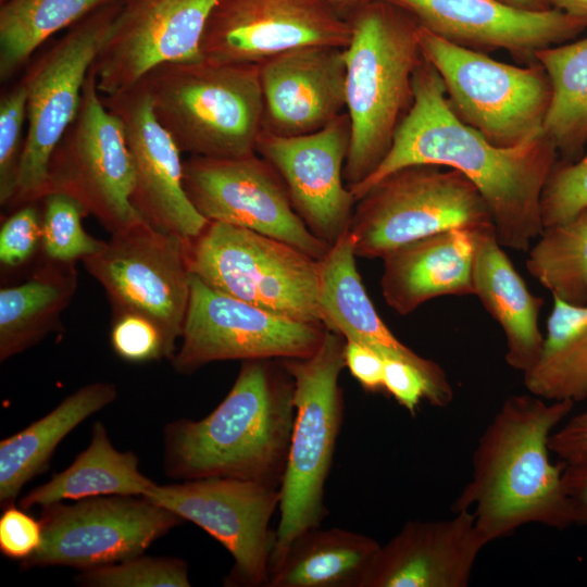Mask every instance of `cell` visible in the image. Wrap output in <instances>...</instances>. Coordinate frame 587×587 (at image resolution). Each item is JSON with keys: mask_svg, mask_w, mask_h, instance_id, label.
I'll use <instances>...</instances> for the list:
<instances>
[{"mask_svg": "<svg viewBox=\"0 0 587 587\" xmlns=\"http://www.w3.org/2000/svg\"><path fill=\"white\" fill-rule=\"evenodd\" d=\"M413 101L377 168L351 188L359 201L390 173L414 164L453 168L479 190L502 247L527 251L541 234L540 200L558 151L544 135L516 147H498L464 123L449 104L436 68L423 57L412 78Z\"/></svg>", "mask_w": 587, "mask_h": 587, "instance_id": "obj_1", "label": "cell"}, {"mask_svg": "<svg viewBox=\"0 0 587 587\" xmlns=\"http://www.w3.org/2000/svg\"><path fill=\"white\" fill-rule=\"evenodd\" d=\"M574 404L512 395L482 434L471 479L451 510L471 511L487 545L526 524L557 529L575 524L562 479L565 462L552 463L549 448L551 434Z\"/></svg>", "mask_w": 587, "mask_h": 587, "instance_id": "obj_2", "label": "cell"}, {"mask_svg": "<svg viewBox=\"0 0 587 587\" xmlns=\"http://www.w3.org/2000/svg\"><path fill=\"white\" fill-rule=\"evenodd\" d=\"M295 417V384L280 360L242 361L210 414L165 425L164 472L180 482L228 477L279 488Z\"/></svg>", "mask_w": 587, "mask_h": 587, "instance_id": "obj_3", "label": "cell"}, {"mask_svg": "<svg viewBox=\"0 0 587 587\" xmlns=\"http://www.w3.org/2000/svg\"><path fill=\"white\" fill-rule=\"evenodd\" d=\"M345 48L346 112L351 139L344 168L349 189L365 180L388 153L413 101L412 78L422 59L419 24L382 0L362 5Z\"/></svg>", "mask_w": 587, "mask_h": 587, "instance_id": "obj_4", "label": "cell"}, {"mask_svg": "<svg viewBox=\"0 0 587 587\" xmlns=\"http://www.w3.org/2000/svg\"><path fill=\"white\" fill-rule=\"evenodd\" d=\"M141 83L180 152L208 158L255 152L264 117L259 64L171 62L152 68Z\"/></svg>", "mask_w": 587, "mask_h": 587, "instance_id": "obj_5", "label": "cell"}, {"mask_svg": "<svg viewBox=\"0 0 587 587\" xmlns=\"http://www.w3.org/2000/svg\"><path fill=\"white\" fill-rule=\"evenodd\" d=\"M345 337L327 328L308 358L279 359L295 384L296 417L279 487V521L270 572L301 533L320 527L328 515L325 484L344 421L339 376L346 367Z\"/></svg>", "mask_w": 587, "mask_h": 587, "instance_id": "obj_6", "label": "cell"}, {"mask_svg": "<svg viewBox=\"0 0 587 587\" xmlns=\"http://www.w3.org/2000/svg\"><path fill=\"white\" fill-rule=\"evenodd\" d=\"M191 273L210 288L268 312L324 324L320 260L251 229L209 222L188 239Z\"/></svg>", "mask_w": 587, "mask_h": 587, "instance_id": "obj_7", "label": "cell"}, {"mask_svg": "<svg viewBox=\"0 0 587 587\" xmlns=\"http://www.w3.org/2000/svg\"><path fill=\"white\" fill-rule=\"evenodd\" d=\"M417 38L423 57L442 79L454 113L489 142L510 148L544 134L552 88L540 64H507L421 25Z\"/></svg>", "mask_w": 587, "mask_h": 587, "instance_id": "obj_8", "label": "cell"}, {"mask_svg": "<svg viewBox=\"0 0 587 587\" xmlns=\"http://www.w3.org/2000/svg\"><path fill=\"white\" fill-rule=\"evenodd\" d=\"M457 227H494L477 187L457 170L414 164L390 173L357 201L349 233L357 257L383 259L402 245Z\"/></svg>", "mask_w": 587, "mask_h": 587, "instance_id": "obj_9", "label": "cell"}, {"mask_svg": "<svg viewBox=\"0 0 587 587\" xmlns=\"http://www.w3.org/2000/svg\"><path fill=\"white\" fill-rule=\"evenodd\" d=\"M115 4L76 23L22 77L27 90V128L10 205L38 202L47 195L51 155L76 117L85 80L121 10Z\"/></svg>", "mask_w": 587, "mask_h": 587, "instance_id": "obj_10", "label": "cell"}, {"mask_svg": "<svg viewBox=\"0 0 587 587\" xmlns=\"http://www.w3.org/2000/svg\"><path fill=\"white\" fill-rule=\"evenodd\" d=\"M83 262L104 288L114 315L133 313L151 321L172 360L190 298L188 239L145 220L111 234L102 249Z\"/></svg>", "mask_w": 587, "mask_h": 587, "instance_id": "obj_11", "label": "cell"}, {"mask_svg": "<svg viewBox=\"0 0 587 587\" xmlns=\"http://www.w3.org/2000/svg\"><path fill=\"white\" fill-rule=\"evenodd\" d=\"M134 182L123 124L104 105L90 68L76 117L51 155L47 195L73 198L114 234L145 221L132 203Z\"/></svg>", "mask_w": 587, "mask_h": 587, "instance_id": "obj_12", "label": "cell"}, {"mask_svg": "<svg viewBox=\"0 0 587 587\" xmlns=\"http://www.w3.org/2000/svg\"><path fill=\"white\" fill-rule=\"evenodd\" d=\"M42 542L23 569L67 566L80 571L143 552L184 521L141 496H99L41 508Z\"/></svg>", "mask_w": 587, "mask_h": 587, "instance_id": "obj_13", "label": "cell"}, {"mask_svg": "<svg viewBox=\"0 0 587 587\" xmlns=\"http://www.w3.org/2000/svg\"><path fill=\"white\" fill-rule=\"evenodd\" d=\"M326 330L323 323L296 321L222 294L192 274L182 345L171 363L188 375L217 361L308 358Z\"/></svg>", "mask_w": 587, "mask_h": 587, "instance_id": "obj_14", "label": "cell"}, {"mask_svg": "<svg viewBox=\"0 0 587 587\" xmlns=\"http://www.w3.org/2000/svg\"><path fill=\"white\" fill-rule=\"evenodd\" d=\"M145 497L199 526L227 549L234 564L224 586L266 587L275 537L270 522L279 505V488L208 477L155 484Z\"/></svg>", "mask_w": 587, "mask_h": 587, "instance_id": "obj_15", "label": "cell"}, {"mask_svg": "<svg viewBox=\"0 0 587 587\" xmlns=\"http://www.w3.org/2000/svg\"><path fill=\"white\" fill-rule=\"evenodd\" d=\"M183 167L186 193L209 222L254 230L316 260L328 252L330 247L295 212L279 174L257 152L239 158L190 155Z\"/></svg>", "mask_w": 587, "mask_h": 587, "instance_id": "obj_16", "label": "cell"}, {"mask_svg": "<svg viewBox=\"0 0 587 587\" xmlns=\"http://www.w3.org/2000/svg\"><path fill=\"white\" fill-rule=\"evenodd\" d=\"M350 22L323 0H220L201 39L205 60L261 62L303 46L346 48Z\"/></svg>", "mask_w": 587, "mask_h": 587, "instance_id": "obj_17", "label": "cell"}, {"mask_svg": "<svg viewBox=\"0 0 587 587\" xmlns=\"http://www.w3.org/2000/svg\"><path fill=\"white\" fill-rule=\"evenodd\" d=\"M220 0H126L91 65L99 92L112 96L158 65L201 59L200 45Z\"/></svg>", "mask_w": 587, "mask_h": 587, "instance_id": "obj_18", "label": "cell"}, {"mask_svg": "<svg viewBox=\"0 0 587 587\" xmlns=\"http://www.w3.org/2000/svg\"><path fill=\"white\" fill-rule=\"evenodd\" d=\"M350 139L345 111L307 135L280 136L262 129L255 143V152L282 177L295 212L329 247L349 230L357 203L344 178Z\"/></svg>", "mask_w": 587, "mask_h": 587, "instance_id": "obj_19", "label": "cell"}, {"mask_svg": "<svg viewBox=\"0 0 587 587\" xmlns=\"http://www.w3.org/2000/svg\"><path fill=\"white\" fill-rule=\"evenodd\" d=\"M102 101L123 124L134 167L133 205L158 229L185 239L197 237L209 221L186 193L182 152L157 120L141 80L115 95H102Z\"/></svg>", "mask_w": 587, "mask_h": 587, "instance_id": "obj_20", "label": "cell"}, {"mask_svg": "<svg viewBox=\"0 0 587 587\" xmlns=\"http://www.w3.org/2000/svg\"><path fill=\"white\" fill-rule=\"evenodd\" d=\"M411 13L439 37L477 50H507L535 63L538 51L587 28V17L560 9L530 10L502 0H382Z\"/></svg>", "mask_w": 587, "mask_h": 587, "instance_id": "obj_21", "label": "cell"}, {"mask_svg": "<svg viewBox=\"0 0 587 587\" xmlns=\"http://www.w3.org/2000/svg\"><path fill=\"white\" fill-rule=\"evenodd\" d=\"M259 71L267 132L311 134L346 111L345 48L298 47L261 62Z\"/></svg>", "mask_w": 587, "mask_h": 587, "instance_id": "obj_22", "label": "cell"}, {"mask_svg": "<svg viewBox=\"0 0 587 587\" xmlns=\"http://www.w3.org/2000/svg\"><path fill=\"white\" fill-rule=\"evenodd\" d=\"M486 545L467 510L409 521L380 545L362 587H466Z\"/></svg>", "mask_w": 587, "mask_h": 587, "instance_id": "obj_23", "label": "cell"}, {"mask_svg": "<svg viewBox=\"0 0 587 587\" xmlns=\"http://www.w3.org/2000/svg\"><path fill=\"white\" fill-rule=\"evenodd\" d=\"M349 230L320 260V303L324 325L346 340L364 345L384 359H397L415 366L430 388L432 405L444 408L453 399L445 371L402 344L385 325L370 299L355 264Z\"/></svg>", "mask_w": 587, "mask_h": 587, "instance_id": "obj_24", "label": "cell"}, {"mask_svg": "<svg viewBox=\"0 0 587 587\" xmlns=\"http://www.w3.org/2000/svg\"><path fill=\"white\" fill-rule=\"evenodd\" d=\"M491 228L457 227L402 245L383 260L380 289L400 315L442 296L474 295L473 274L482 235Z\"/></svg>", "mask_w": 587, "mask_h": 587, "instance_id": "obj_25", "label": "cell"}, {"mask_svg": "<svg viewBox=\"0 0 587 587\" xmlns=\"http://www.w3.org/2000/svg\"><path fill=\"white\" fill-rule=\"evenodd\" d=\"M474 295L502 328L505 361L522 373L538 360L545 336L539 329L541 297L533 295L500 245L495 229L479 241L473 274Z\"/></svg>", "mask_w": 587, "mask_h": 587, "instance_id": "obj_26", "label": "cell"}, {"mask_svg": "<svg viewBox=\"0 0 587 587\" xmlns=\"http://www.w3.org/2000/svg\"><path fill=\"white\" fill-rule=\"evenodd\" d=\"M108 382L87 384L46 415L0 441V507L15 503L23 487L42 473L59 444L82 422L115 401Z\"/></svg>", "mask_w": 587, "mask_h": 587, "instance_id": "obj_27", "label": "cell"}, {"mask_svg": "<svg viewBox=\"0 0 587 587\" xmlns=\"http://www.w3.org/2000/svg\"><path fill=\"white\" fill-rule=\"evenodd\" d=\"M380 545L333 527L301 533L270 572L266 587H362Z\"/></svg>", "mask_w": 587, "mask_h": 587, "instance_id": "obj_28", "label": "cell"}, {"mask_svg": "<svg viewBox=\"0 0 587 587\" xmlns=\"http://www.w3.org/2000/svg\"><path fill=\"white\" fill-rule=\"evenodd\" d=\"M90 435L89 445L71 465L20 499L22 509L99 496L145 497L155 486L139 471L134 452L115 449L102 422L93 423Z\"/></svg>", "mask_w": 587, "mask_h": 587, "instance_id": "obj_29", "label": "cell"}, {"mask_svg": "<svg viewBox=\"0 0 587 587\" xmlns=\"http://www.w3.org/2000/svg\"><path fill=\"white\" fill-rule=\"evenodd\" d=\"M77 288L75 263L48 260L24 283L0 290V361L37 345L59 327Z\"/></svg>", "mask_w": 587, "mask_h": 587, "instance_id": "obj_30", "label": "cell"}, {"mask_svg": "<svg viewBox=\"0 0 587 587\" xmlns=\"http://www.w3.org/2000/svg\"><path fill=\"white\" fill-rule=\"evenodd\" d=\"M523 375L527 391L548 401L587 398V304L553 298L541 352Z\"/></svg>", "mask_w": 587, "mask_h": 587, "instance_id": "obj_31", "label": "cell"}, {"mask_svg": "<svg viewBox=\"0 0 587 587\" xmlns=\"http://www.w3.org/2000/svg\"><path fill=\"white\" fill-rule=\"evenodd\" d=\"M551 83L544 135L564 161H575L587 141V37L535 55Z\"/></svg>", "mask_w": 587, "mask_h": 587, "instance_id": "obj_32", "label": "cell"}, {"mask_svg": "<svg viewBox=\"0 0 587 587\" xmlns=\"http://www.w3.org/2000/svg\"><path fill=\"white\" fill-rule=\"evenodd\" d=\"M115 0H9L0 10V79L17 73L59 30Z\"/></svg>", "mask_w": 587, "mask_h": 587, "instance_id": "obj_33", "label": "cell"}, {"mask_svg": "<svg viewBox=\"0 0 587 587\" xmlns=\"http://www.w3.org/2000/svg\"><path fill=\"white\" fill-rule=\"evenodd\" d=\"M528 250L527 272L553 298L587 304V208L564 222L544 227Z\"/></svg>", "mask_w": 587, "mask_h": 587, "instance_id": "obj_34", "label": "cell"}, {"mask_svg": "<svg viewBox=\"0 0 587 587\" xmlns=\"http://www.w3.org/2000/svg\"><path fill=\"white\" fill-rule=\"evenodd\" d=\"M41 201V248L47 260L75 263L102 249L104 241L85 230L82 220L88 213L76 200L51 192Z\"/></svg>", "mask_w": 587, "mask_h": 587, "instance_id": "obj_35", "label": "cell"}, {"mask_svg": "<svg viewBox=\"0 0 587 587\" xmlns=\"http://www.w3.org/2000/svg\"><path fill=\"white\" fill-rule=\"evenodd\" d=\"M74 582L84 587H189L187 563L175 557L140 554L84 570Z\"/></svg>", "mask_w": 587, "mask_h": 587, "instance_id": "obj_36", "label": "cell"}, {"mask_svg": "<svg viewBox=\"0 0 587 587\" xmlns=\"http://www.w3.org/2000/svg\"><path fill=\"white\" fill-rule=\"evenodd\" d=\"M27 121V90L22 79L0 98V204L10 205L17 188Z\"/></svg>", "mask_w": 587, "mask_h": 587, "instance_id": "obj_37", "label": "cell"}, {"mask_svg": "<svg viewBox=\"0 0 587 587\" xmlns=\"http://www.w3.org/2000/svg\"><path fill=\"white\" fill-rule=\"evenodd\" d=\"M540 208L544 227L587 208V153L575 161L557 162L544 187Z\"/></svg>", "mask_w": 587, "mask_h": 587, "instance_id": "obj_38", "label": "cell"}, {"mask_svg": "<svg viewBox=\"0 0 587 587\" xmlns=\"http://www.w3.org/2000/svg\"><path fill=\"white\" fill-rule=\"evenodd\" d=\"M114 352L130 363H145L170 354L160 329L148 319L123 313L114 315L110 333Z\"/></svg>", "mask_w": 587, "mask_h": 587, "instance_id": "obj_39", "label": "cell"}, {"mask_svg": "<svg viewBox=\"0 0 587 587\" xmlns=\"http://www.w3.org/2000/svg\"><path fill=\"white\" fill-rule=\"evenodd\" d=\"M37 202L17 208L0 229V262L14 268L26 263L41 245L42 213Z\"/></svg>", "mask_w": 587, "mask_h": 587, "instance_id": "obj_40", "label": "cell"}, {"mask_svg": "<svg viewBox=\"0 0 587 587\" xmlns=\"http://www.w3.org/2000/svg\"><path fill=\"white\" fill-rule=\"evenodd\" d=\"M42 542V525L15 503L3 508L0 516V551L21 562L30 558Z\"/></svg>", "mask_w": 587, "mask_h": 587, "instance_id": "obj_41", "label": "cell"}, {"mask_svg": "<svg viewBox=\"0 0 587 587\" xmlns=\"http://www.w3.org/2000/svg\"><path fill=\"white\" fill-rule=\"evenodd\" d=\"M384 390L410 412L416 414L422 398L430 401V388L424 375L413 365L397 359H384Z\"/></svg>", "mask_w": 587, "mask_h": 587, "instance_id": "obj_42", "label": "cell"}, {"mask_svg": "<svg viewBox=\"0 0 587 587\" xmlns=\"http://www.w3.org/2000/svg\"><path fill=\"white\" fill-rule=\"evenodd\" d=\"M345 363L364 390H384V358L378 352L359 342L346 340Z\"/></svg>", "mask_w": 587, "mask_h": 587, "instance_id": "obj_43", "label": "cell"}, {"mask_svg": "<svg viewBox=\"0 0 587 587\" xmlns=\"http://www.w3.org/2000/svg\"><path fill=\"white\" fill-rule=\"evenodd\" d=\"M549 448L565 463L587 452V409L551 434Z\"/></svg>", "mask_w": 587, "mask_h": 587, "instance_id": "obj_44", "label": "cell"}, {"mask_svg": "<svg viewBox=\"0 0 587 587\" xmlns=\"http://www.w3.org/2000/svg\"><path fill=\"white\" fill-rule=\"evenodd\" d=\"M562 479L575 524L587 526V452L565 463Z\"/></svg>", "mask_w": 587, "mask_h": 587, "instance_id": "obj_45", "label": "cell"}, {"mask_svg": "<svg viewBox=\"0 0 587 587\" xmlns=\"http://www.w3.org/2000/svg\"><path fill=\"white\" fill-rule=\"evenodd\" d=\"M555 5L569 14L587 17V0H550Z\"/></svg>", "mask_w": 587, "mask_h": 587, "instance_id": "obj_46", "label": "cell"}, {"mask_svg": "<svg viewBox=\"0 0 587 587\" xmlns=\"http://www.w3.org/2000/svg\"><path fill=\"white\" fill-rule=\"evenodd\" d=\"M509 4L524 8V9H530V10H545L548 9L546 7V2L548 0H502Z\"/></svg>", "mask_w": 587, "mask_h": 587, "instance_id": "obj_47", "label": "cell"}, {"mask_svg": "<svg viewBox=\"0 0 587 587\" xmlns=\"http://www.w3.org/2000/svg\"><path fill=\"white\" fill-rule=\"evenodd\" d=\"M328 3L332 8L337 10L349 9L355 5L360 0H323Z\"/></svg>", "mask_w": 587, "mask_h": 587, "instance_id": "obj_48", "label": "cell"}, {"mask_svg": "<svg viewBox=\"0 0 587 587\" xmlns=\"http://www.w3.org/2000/svg\"><path fill=\"white\" fill-rule=\"evenodd\" d=\"M1 1H3V0H1Z\"/></svg>", "mask_w": 587, "mask_h": 587, "instance_id": "obj_49", "label": "cell"}]
</instances>
